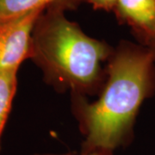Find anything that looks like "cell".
I'll use <instances>...</instances> for the list:
<instances>
[{"label":"cell","instance_id":"7a4b0ae2","mask_svg":"<svg viewBox=\"0 0 155 155\" xmlns=\"http://www.w3.org/2000/svg\"><path fill=\"white\" fill-rule=\"evenodd\" d=\"M114 48L91 37L66 12L46 10L31 35L29 60L42 72L45 82L72 97L99 95L106 80V65Z\"/></svg>","mask_w":155,"mask_h":155},{"label":"cell","instance_id":"6da1fadb","mask_svg":"<svg viewBox=\"0 0 155 155\" xmlns=\"http://www.w3.org/2000/svg\"><path fill=\"white\" fill-rule=\"evenodd\" d=\"M98 98L72 97V110L84 136L81 152L114 153L131 143L140 107L155 93V58L140 43L121 41L106 65Z\"/></svg>","mask_w":155,"mask_h":155},{"label":"cell","instance_id":"52a82bcc","mask_svg":"<svg viewBox=\"0 0 155 155\" xmlns=\"http://www.w3.org/2000/svg\"><path fill=\"white\" fill-rule=\"evenodd\" d=\"M95 11H113L118 0H86Z\"/></svg>","mask_w":155,"mask_h":155},{"label":"cell","instance_id":"9c48e42d","mask_svg":"<svg viewBox=\"0 0 155 155\" xmlns=\"http://www.w3.org/2000/svg\"><path fill=\"white\" fill-rule=\"evenodd\" d=\"M148 48L151 50V52L153 53V56H154V58H155V40L153 41V43L148 47Z\"/></svg>","mask_w":155,"mask_h":155},{"label":"cell","instance_id":"5b68a950","mask_svg":"<svg viewBox=\"0 0 155 155\" xmlns=\"http://www.w3.org/2000/svg\"><path fill=\"white\" fill-rule=\"evenodd\" d=\"M86 0H0V22L37 11H74Z\"/></svg>","mask_w":155,"mask_h":155},{"label":"cell","instance_id":"8992f818","mask_svg":"<svg viewBox=\"0 0 155 155\" xmlns=\"http://www.w3.org/2000/svg\"><path fill=\"white\" fill-rule=\"evenodd\" d=\"M18 72H0V149L1 138L17 89Z\"/></svg>","mask_w":155,"mask_h":155},{"label":"cell","instance_id":"277c9868","mask_svg":"<svg viewBox=\"0 0 155 155\" xmlns=\"http://www.w3.org/2000/svg\"><path fill=\"white\" fill-rule=\"evenodd\" d=\"M113 12L138 43L148 48L155 40V0H118Z\"/></svg>","mask_w":155,"mask_h":155},{"label":"cell","instance_id":"3957f363","mask_svg":"<svg viewBox=\"0 0 155 155\" xmlns=\"http://www.w3.org/2000/svg\"><path fill=\"white\" fill-rule=\"evenodd\" d=\"M44 11L0 22V72H18L29 60L35 23Z\"/></svg>","mask_w":155,"mask_h":155},{"label":"cell","instance_id":"ba28073f","mask_svg":"<svg viewBox=\"0 0 155 155\" xmlns=\"http://www.w3.org/2000/svg\"><path fill=\"white\" fill-rule=\"evenodd\" d=\"M33 155H114V153L106 152V151H94L89 153H62V154H56V153H35Z\"/></svg>","mask_w":155,"mask_h":155}]
</instances>
